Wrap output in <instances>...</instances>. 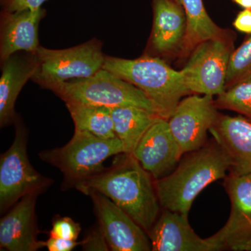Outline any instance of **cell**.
Segmentation results:
<instances>
[{
    "label": "cell",
    "instance_id": "1",
    "mask_svg": "<svg viewBox=\"0 0 251 251\" xmlns=\"http://www.w3.org/2000/svg\"><path fill=\"white\" fill-rule=\"evenodd\" d=\"M153 179L133 154L123 153L111 167L75 187L85 194L95 191L106 196L148 233L161 206Z\"/></svg>",
    "mask_w": 251,
    "mask_h": 251
},
{
    "label": "cell",
    "instance_id": "2",
    "mask_svg": "<svg viewBox=\"0 0 251 251\" xmlns=\"http://www.w3.org/2000/svg\"><path fill=\"white\" fill-rule=\"evenodd\" d=\"M191 153L175 171L154 181L162 207L186 216L199 193L231 168L230 158L215 140Z\"/></svg>",
    "mask_w": 251,
    "mask_h": 251
},
{
    "label": "cell",
    "instance_id": "3",
    "mask_svg": "<svg viewBox=\"0 0 251 251\" xmlns=\"http://www.w3.org/2000/svg\"><path fill=\"white\" fill-rule=\"evenodd\" d=\"M103 69L139 88L168 120L181 98L190 94L181 71L151 56L127 59L105 56Z\"/></svg>",
    "mask_w": 251,
    "mask_h": 251
},
{
    "label": "cell",
    "instance_id": "4",
    "mask_svg": "<svg viewBox=\"0 0 251 251\" xmlns=\"http://www.w3.org/2000/svg\"><path fill=\"white\" fill-rule=\"evenodd\" d=\"M67 103H79L105 108L139 107L159 115L158 109L139 88L105 69L92 76L62 82L50 89Z\"/></svg>",
    "mask_w": 251,
    "mask_h": 251
},
{
    "label": "cell",
    "instance_id": "5",
    "mask_svg": "<svg viewBox=\"0 0 251 251\" xmlns=\"http://www.w3.org/2000/svg\"><path fill=\"white\" fill-rule=\"evenodd\" d=\"M125 153L118 138L103 139L89 132L75 130L70 141L62 147L39 153L42 161L58 168L66 183L76 186L105 169L104 162Z\"/></svg>",
    "mask_w": 251,
    "mask_h": 251
},
{
    "label": "cell",
    "instance_id": "6",
    "mask_svg": "<svg viewBox=\"0 0 251 251\" xmlns=\"http://www.w3.org/2000/svg\"><path fill=\"white\" fill-rule=\"evenodd\" d=\"M102 47L103 43L97 39L67 49L40 46L34 53L38 67L31 80L50 90L66 81L92 76L103 68Z\"/></svg>",
    "mask_w": 251,
    "mask_h": 251
},
{
    "label": "cell",
    "instance_id": "7",
    "mask_svg": "<svg viewBox=\"0 0 251 251\" xmlns=\"http://www.w3.org/2000/svg\"><path fill=\"white\" fill-rule=\"evenodd\" d=\"M16 135L0 158V211L1 214L31 193H42L53 181L33 168L27 156V131L16 117Z\"/></svg>",
    "mask_w": 251,
    "mask_h": 251
},
{
    "label": "cell",
    "instance_id": "8",
    "mask_svg": "<svg viewBox=\"0 0 251 251\" xmlns=\"http://www.w3.org/2000/svg\"><path fill=\"white\" fill-rule=\"evenodd\" d=\"M233 38L224 35L198 44L181 70L190 93L219 96L226 90L227 67L233 52Z\"/></svg>",
    "mask_w": 251,
    "mask_h": 251
},
{
    "label": "cell",
    "instance_id": "9",
    "mask_svg": "<svg viewBox=\"0 0 251 251\" xmlns=\"http://www.w3.org/2000/svg\"><path fill=\"white\" fill-rule=\"evenodd\" d=\"M216 109L211 96L193 95L180 100L168 122L183 153L204 146L206 133L219 117Z\"/></svg>",
    "mask_w": 251,
    "mask_h": 251
},
{
    "label": "cell",
    "instance_id": "10",
    "mask_svg": "<svg viewBox=\"0 0 251 251\" xmlns=\"http://www.w3.org/2000/svg\"><path fill=\"white\" fill-rule=\"evenodd\" d=\"M87 195L110 251H151L148 233L126 212L101 193L90 191Z\"/></svg>",
    "mask_w": 251,
    "mask_h": 251
},
{
    "label": "cell",
    "instance_id": "11",
    "mask_svg": "<svg viewBox=\"0 0 251 251\" xmlns=\"http://www.w3.org/2000/svg\"><path fill=\"white\" fill-rule=\"evenodd\" d=\"M148 234L153 251H216L225 249L217 234L202 239L190 226L188 216L166 209L158 216Z\"/></svg>",
    "mask_w": 251,
    "mask_h": 251
},
{
    "label": "cell",
    "instance_id": "12",
    "mask_svg": "<svg viewBox=\"0 0 251 251\" xmlns=\"http://www.w3.org/2000/svg\"><path fill=\"white\" fill-rule=\"evenodd\" d=\"M231 214L219 234L226 249L251 251V173L232 174L226 180Z\"/></svg>",
    "mask_w": 251,
    "mask_h": 251
},
{
    "label": "cell",
    "instance_id": "13",
    "mask_svg": "<svg viewBox=\"0 0 251 251\" xmlns=\"http://www.w3.org/2000/svg\"><path fill=\"white\" fill-rule=\"evenodd\" d=\"M183 154L168 120L163 118L157 120L149 128L133 153L144 169L155 179L169 174Z\"/></svg>",
    "mask_w": 251,
    "mask_h": 251
},
{
    "label": "cell",
    "instance_id": "14",
    "mask_svg": "<svg viewBox=\"0 0 251 251\" xmlns=\"http://www.w3.org/2000/svg\"><path fill=\"white\" fill-rule=\"evenodd\" d=\"M39 193L23 197L0 221V249L9 251H36L46 247L37 239L41 231L36 221Z\"/></svg>",
    "mask_w": 251,
    "mask_h": 251
},
{
    "label": "cell",
    "instance_id": "15",
    "mask_svg": "<svg viewBox=\"0 0 251 251\" xmlns=\"http://www.w3.org/2000/svg\"><path fill=\"white\" fill-rule=\"evenodd\" d=\"M46 10L25 9L0 15V59L4 62L16 52L36 53L40 47L39 26Z\"/></svg>",
    "mask_w": 251,
    "mask_h": 251
},
{
    "label": "cell",
    "instance_id": "16",
    "mask_svg": "<svg viewBox=\"0 0 251 251\" xmlns=\"http://www.w3.org/2000/svg\"><path fill=\"white\" fill-rule=\"evenodd\" d=\"M209 131L230 158L231 173H251V121L245 117L219 115Z\"/></svg>",
    "mask_w": 251,
    "mask_h": 251
},
{
    "label": "cell",
    "instance_id": "17",
    "mask_svg": "<svg viewBox=\"0 0 251 251\" xmlns=\"http://www.w3.org/2000/svg\"><path fill=\"white\" fill-rule=\"evenodd\" d=\"M1 63L0 77V126L14 123L15 104L23 87L37 70L35 54L16 52Z\"/></svg>",
    "mask_w": 251,
    "mask_h": 251
},
{
    "label": "cell",
    "instance_id": "18",
    "mask_svg": "<svg viewBox=\"0 0 251 251\" xmlns=\"http://www.w3.org/2000/svg\"><path fill=\"white\" fill-rule=\"evenodd\" d=\"M153 49L166 55L181 52L186 36V14L176 0H153Z\"/></svg>",
    "mask_w": 251,
    "mask_h": 251
},
{
    "label": "cell",
    "instance_id": "19",
    "mask_svg": "<svg viewBox=\"0 0 251 251\" xmlns=\"http://www.w3.org/2000/svg\"><path fill=\"white\" fill-rule=\"evenodd\" d=\"M115 134L123 144L126 153L133 154L145 133L160 118L158 114L139 107L111 108Z\"/></svg>",
    "mask_w": 251,
    "mask_h": 251
},
{
    "label": "cell",
    "instance_id": "20",
    "mask_svg": "<svg viewBox=\"0 0 251 251\" xmlns=\"http://www.w3.org/2000/svg\"><path fill=\"white\" fill-rule=\"evenodd\" d=\"M186 14V36L181 50V57L189 56L193 49L203 41L224 35L221 29L206 12L203 0H176Z\"/></svg>",
    "mask_w": 251,
    "mask_h": 251
},
{
    "label": "cell",
    "instance_id": "21",
    "mask_svg": "<svg viewBox=\"0 0 251 251\" xmlns=\"http://www.w3.org/2000/svg\"><path fill=\"white\" fill-rule=\"evenodd\" d=\"M66 106L75 125V130L89 132L99 138H117L111 108L79 103H67Z\"/></svg>",
    "mask_w": 251,
    "mask_h": 251
},
{
    "label": "cell",
    "instance_id": "22",
    "mask_svg": "<svg viewBox=\"0 0 251 251\" xmlns=\"http://www.w3.org/2000/svg\"><path fill=\"white\" fill-rule=\"evenodd\" d=\"M215 104L217 108L237 112L251 121V77L226 88Z\"/></svg>",
    "mask_w": 251,
    "mask_h": 251
},
{
    "label": "cell",
    "instance_id": "23",
    "mask_svg": "<svg viewBox=\"0 0 251 251\" xmlns=\"http://www.w3.org/2000/svg\"><path fill=\"white\" fill-rule=\"evenodd\" d=\"M251 77V34L229 58L226 80V89Z\"/></svg>",
    "mask_w": 251,
    "mask_h": 251
},
{
    "label": "cell",
    "instance_id": "24",
    "mask_svg": "<svg viewBox=\"0 0 251 251\" xmlns=\"http://www.w3.org/2000/svg\"><path fill=\"white\" fill-rule=\"evenodd\" d=\"M81 231L80 224L70 217H58L52 221V229L49 232L50 237L62 238L77 241Z\"/></svg>",
    "mask_w": 251,
    "mask_h": 251
},
{
    "label": "cell",
    "instance_id": "25",
    "mask_svg": "<svg viewBox=\"0 0 251 251\" xmlns=\"http://www.w3.org/2000/svg\"><path fill=\"white\" fill-rule=\"evenodd\" d=\"M80 245L85 251H110L99 226L89 232L87 237L80 242Z\"/></svg>",
    "mask_w": 251,
    "mask_h": 251
},
{
    "label": "cell",
    "instance_id": "26",
    "mask_svg": "<svg viewBox=\"0 0 251 251\" xmlns=\"http://www.w3.org/2000/svg\"><path fill=\"white\" fill-rule=\"evenodd\" d=\"M47 0H0L1 11L15 12L25 9H36L42 7Z\"/></svg>",
    "mask_w": 251,
    "mask_h": 251
},
{
    "label": "cell",
    "instance_id": "27",
    "mask_svg": "<svg viewBox=\"0 0 251 251\" xmlns=\"http://www.w3.org/2000/svg\"><path fill=\"white\" fill-rule=\"evenodd\" d=\"M45 245L49 251H71L77 246L80 245V242L62 238L50 237L45 242Z\"/></svg>",
    "mask_w": 251,
    "mask_h": 251
},
{
    "label": "cell",
    "instance_id": "28",
    "mask_svg": "<svg viewBox=\"0 0 251 251\" xmlns=\"http://www.w3.org/2000/svg\"><path fill=\"white\" fill-rule=\"evenodd\" d=\"M233 26L237 30L251 34V9H243L236 16Z\"/></svg>",
    "mask_w": 251,
    "mask_h": 251
},
{
    "label": "cell",
    "instance_id": "29",
    "mask_svg": "<svg viewBox=\"0 0 251 251\" xmlns=\"http://www.w3.org/2000/svg\"><path fill=\"white\" fill-rule=\"evenodd\" d=\"M234 4L244 9H251V0H232Z\"/></svg>",
    "mask_w": 251,
    "mask_h": 251
},
{
    "label": "cell",
    "instance_id": "30",
    "mask_svg": "<svg viewBox=\"0 0 251 251\" xmlns=\"http://www.w3.org/2000/svg\"><path fill=\"white\" fill-rule=\"evenodd\" d=\"M250 225H251V222H250Z\"/></svg>",
    "mask_w": 251,
    "mask_h": 251
}]
</instances>
